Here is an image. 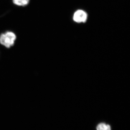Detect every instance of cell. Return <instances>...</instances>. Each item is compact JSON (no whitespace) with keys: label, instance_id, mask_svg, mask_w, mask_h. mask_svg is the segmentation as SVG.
I'll list each match as a JSON object with an SVG mask.
<instances>
[{"label":"cell","instance_id":"1","mask_svg":"<svg viewBox=\"0 0 130 130\" xmlns=\"http://www.w3.org/2000/svg\"><path fill=\"white\" fill-rule=\"evenodd\" d=\"M16 36L14 32L8 31L0 36V43L7 48H9L14 44Z\"/></svg>","mask_w":130,"mask_h":130},{"label":"cell","instance_id":"2","mask_svg":"<svg viewBox=\"0 0 130 130\" xmlns=\"http://www.w3.org/2000/svg\"><path fill=\"white\" fill-rule=\"evenodd\" d=\"M73 19L77 23H85L87 19V13L83 10H78L74 13Z\"/></svg>","mask_w":130,"mask_h":130},{"label":"cell","instance_id":"3","mask_svg":"<svg viewBox=\"0 0 130 130\" xmlns=\"http://www.w3.org/2000/svg\"><path fill=\"white\" fill-rule=\"evenodd\" d=\"M96 130H111L110 125L104 123H101L98 125Z\"/></svg>","mask_w":130,"mask_h":130},{"label":"cell","instance_id":"4","mask_svg":"<svg viewBox=\"0 0 130 130\" xmlns=\"http://www.w3.org/2000/svg\"><path fill=\"white\" fill-rule=\"evenodd\" d=\"M14 5L19 6H25L29 4L30 0H12Z\"/></svg>","mask_w":130,"mask_h":130}]
</instances>
